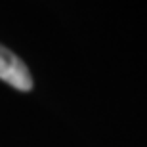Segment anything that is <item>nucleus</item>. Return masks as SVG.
Masks as SVG:
<instances>
[{"label": "nucleus", "mask_w": 147, "mask_h": 147, "mask_svg": "<svg viewBox=\"0 0 147 147\" xmlns=\"http://www.w3.org/2000/svg\"><path fill=\"white\" fill-rule=\"evenodd\" d=\"M0 78L21 92H29L33 88V78L27 65L4 46H0Z\"/></svg>", "instance_id": "1"}]
</instances>
